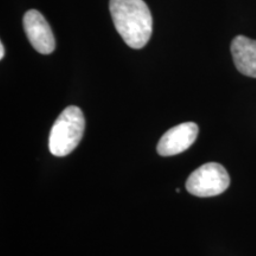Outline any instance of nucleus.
<instances>
[{
    "label": "nucleus",
    "instance_id": "obj_1",
    "mask_svg": "<svg viewBox=\"0 0 256 256\" xmlns=\"http://www.w3.org/2000/svg\"><path fill=\"white\" fill-rule=\"evenodd\" d=\"M115 28L132 49H142L152 37L153 18L144 0H110Z\"/></svg>",
    "mask_w": 256,
    "mask_h": 256
},
{
    "label": "nucleus",
    "instance_id": "obj_2",
    "mask_svg": "<svg viewBox=\"0 0 256 256\" xmlns=\"http://www.w3.org/2000/svg\"><path fill=\"white\" fill-rule=\"evenodd\" d=\"M86 119L76 106L66 108L52 126L49 139L50 152L55 156H66L81 142L84 134Z\"/></svg>",
    "mask_w": 256,
    "mask_h": 256
},
{
    "label": "nucleus",
    "instance_id": "obj_3",
    "mask_svg": "<svg viewBox=\"0 0 256 256\" xmlns=\"http://www.w3.org/2000/svg\"><path fill=\"white\" fill-rule=\"evenodd\" d=\"M228 171L218 162H208L192 172L186 182V190L197 197H215L228 190Z\"/></svg>",
    "mask_w": 256,
    "mask_h": 256
},
{
    "label": "nucleus",
    "instance_id": "obj_4",
    "mask_svg": "<svg viewBox=\"0 0 256 256\" xmlns=\"http://www.w3.org/2000/svg\"><path fill=\"white\" fill-rule=\"evenodd\" d=\"M24 30L34 50L42 55H50L55 51L56 42L49 23L37 10H30L24 16Z\"/></svg>",
    "mask_w": 256,
    "mask_h": 256
},
{
    "label": "nucleus",
    "instance_id": "obj_5",
    "mask_svg": "<svg viewBox=\"0 0 256 256\" xmlns=\"http://www.w3.org/2000/svg\"><path fill=\"white\" fill-rule=\"evenodd\" d=\"M198 126L194 122L178 124L168 130L158 144L156 151L162 156H172L180 154L194 145L197 140Z\"/></svg>",
    "mask_w": 256,
    "mask_h": 256
},
{
    "label": "nucleus",
    "instance_id": "obj_6",
    "mask_svg": "<svg viewBox=\"0 0 256 256\" xmlns=\"http://www.w3.org/2000/svg\"><path fill=\"white\" fill-rule=\"evenodd\" d=\"M232 55L242 75L256 78V40L246 36L235 37L232 43Z\"/></svg>",
    "mask_w": 256,
    "mask_h": 256
},
{
    "label": "nucleus",
    "instance_id": "obj_7",
    "mask_svg": "<svg viewBox=\"0 0 256 256\" xmlns=\"http://www.w3.org/2000/svg\"><path fill=\"white\" fill-rule=\"evenodd\" d=\"M5 57V46L4 44H0V60H2Z\"/></svg>",
    "mask_w": 256,
    "mask_h": 256
}]
</instances>
